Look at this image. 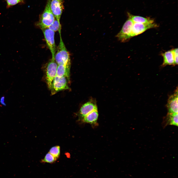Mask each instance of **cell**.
I'll return each instance as SVG.
<instances>
[{"mask_svg": "<svg viewBox=\"0 0 178 178\" xmlns=\"http://www.w3.org/2000/svg\"><path fill=\"white\" fill-rule=\"evenodd\" d=\"M58 65L55 59L52 58L47 65L45 79L46 84L49 90L53 81L56 75Z\"/></svg>", "mask_w": 178, "mask_h": 178, "instance_id": "5b68a950", "label": "cell"}, {"mask_svg": "<svg viewBox=\"0 0 178 178\" xmlns=\"http://www.w3.org/2000/svg\"><path fill=\"white\" fill-rule=\"evenodd\" d=\"M97 110L95 101L91 100L84 104L81 107L78 113L79 119L81 120L87 114L92 111Z\"/></svg>", "mask_w": 178, "mask_h": 178, "instance_id": "9c48e42d", "label": "cell"}, {"mask_svg": "<svg viewBox=\"0 0 178 178\" xmlns=\"http://www.w3.org/2000/svg\"><path fill=\"white\" fill-rule=\"evenodd\" d=\"M163 124L164 127L168 125L178 126V113H167L163 118Z\"/></svg>", "mask_w": 178, "mask_h": 178, "instance_id": "8fae6325", "label": "cell"}, {"mask_svg": "<svg viewBox=\"0 0 178 178\" xmlns=\"http://www.w3.org/2000/svg\"><path fill=\"white\" fill-rule=\"evenodd\" d=\"M48 28L54 31H61V26L60 23L56 19L48 27Z\"/></svg>", "mask_w": 178, "mask_h": 178, "instance_id": "ac0fdd59", "label": "cell"}, {"mask_svg": "<svg viewBox=\"0 0 178 178\" xmlns=\"http://www.w3.org/2000/svg\"><path fill=\"white\" fill-rule=\"evenodd\" d=\"M70 66L58 65L56 75L60 77H65L69 79Z\"/></svg>", "mask_w": 178, "mask_h": 178, "instance_id": "4fadbf2b", "label": "cell"}, {"mask_svg": "<svg viewBox=\"0 0 178 178\" xmlns=\"http://www.w3.org/2000/svg\"><path fill=\"white\" fill-rule=\"evenodd\" d=\"M51 0H47L44 9L39 17V20L36 24L41 29L47 28L55 19L50 8Z\"/></svg>", "mask_w": 178, "mask_h": 178, "instance_id": "6da1fadb", "label": "cell"}, {"mask_svg": "<svg viewBox=\"0 0 178 178\" xmlns=\"http://www.w3.org/2000/svg\"><path fill=\"white\" fill-rule=\"evenodd\" d=\"M173 53L175 65L178 64V48H176L171 50Z\"/></svg>", "mask_w": 178, "mask_h": 178, "instance_id": "ffe728a7", "label": "cell"}, {"mask_svg": "<svg viewBox=\"0 0 178 178\" xmlns=\"http://www.w3.org/2000/svg\"><path fill=\"white\" fill-rule=\"evenodd\" d=\"M98 117V112L97 110H96L87 114L81 120L83 123L95 125L97 124Z\"/></svg>", "mask_w": 178, "mask_h": 178, "instance_id": "7c38bea8", "label": "cell"}, {"mask_svg": "<svg viewBox=\"0 0 178 178\" xmlns=\"http://www.w3.org/2000/svg\"><path fill=\"white\" fill-rule=\"evenodd\" d=\"M168 113H178V89L169 97L166 105Z\"/></svg>", "mask_w": 178, "mask_h": 178, "instance_id": "30bf717a", "label": "cell"}, {"mask_svg": "<svg viewBox=\"0 0 178 178\" xmlns=\"http://www.w3.org/2000/svg\"><path fill=\"white\" fill-rule=\"evenodd\" d=\"M134 23L129 18L125 22L121 30L116 36L121 42H127L132 37V29Z\"/></svg>", "mask_w": 178, "mask_h": 178, "instance_id": "3957f363", "label": "cell"}, {"mask_svg": "<svg viewBox=\"0 0 178 178\" xmlns=\"http://www.w3.org/2000/svg\"><path fill=\"white\" fill-rule=\"evenodd\" d=\"M69 81V79L66 77L56 75L53 81L50 89L52 95L61 90L69 89L68 85Z\"/></svg>", "mask_w": 178, "mask_h": 178, "instance_id": "277c9868", "label": "cell"}, {"mask_svg": "<svg viewBox=\"0 0 178 178\" xmlns=\"http://www.w3.org/2000/svg\"><path fill=\"white\" fill-rule=\"evenodd\" d=\"M60 41L55 59L58 65L70 66L69 54L67 51L62 40L61 33H59Z\"/></svg>", "mask_w": 178, "mask_h": 178, "instance_id": "7a4b0ae2", "label": "cell"}, {"mask_svg": "<svg viewBox=\"0 0 178 178\" xmlns=\"http://www.w3.org/2000/svg\"><path fill=\"white\" fill-rule=\"evenodd\" d=\"M128 18L131 19L134 23H151L154 22V20L150 18L133 15L129 12L127 13Z\"/></svg>", "mask_w": 178, "mask_h": 178, "instance_id": "9a60e30c", "label": "cell"}, {"mask_svg": "<svg viewBox=\"0 0 178 178\" xmlns=\"http://www.w3.org/2000/svg\"><path fill=\"white\" fill-rule=\"evenodd\" d=\"M47 45L52 55V59H55L56 47L54 40L55 32L48 28L42 29Z\"/></svg>", "mask_w": 178, "mask_h": 178, "instance_id": "8992f818", "label": "cell"}, {"mask_svg": "<svg viewBox=\"0 0 178 178\" xmlns=\"http://www.w3.org/2000/svg\"><path fill=\"white\" fill-rule=\"evenodd\" d=\"M57 159L52 155L48 152L46 154L41 161L42 162L52 163L55 162Z\"/></svg>", "mask_w": 178, "mask_h": 178, "instance_id": "2e32d148", "label": "cell"}, {"mask_svg": "<svg viewBox=\"0 0 178 178\" xmlns=\"http://www.w3.org/2000/svg\"><path fill=\"white\" fill-rule=\"evenodd\" d=\"M7 7L9 8L20 3H23L24 0H6Z\"/></svg>", "mask_w": 178, "mask_h": 178, "instance_id": "d6986e66", "label": "cell"}, {"mask_svg": "<svg viewBox=\"0 0 178 178\" xmlns=\"http://www.w3.org/2000/svg\"><path fill=\"white\" fill-rule=\"evenodd\" d=\"M64 0H51L50 4L51 10L56 19L60 23L62 13L64 9Z\"/></svg>", "mask_w": 178, "mask_h": 178, "instance_id": "52a82bcc", "label": "cell"}, {"mask_svg": "<svg viewBox=\"0 0 178 178\" xmlns=\"http://www.w3.org/2000/svg\"><path fill=\"white\" fill-rule=\"evenodd\" d=\"M158 27L154 22L151 23H134L132 32V37L137 36L149 29Z\"/></svg>", "mask_w": 178, "mask_h": 178, "instance_id": "ba28073f", "label": "cell"}, {"mask_svg": "<svg viewBox=\"0 0 178 178\" xmlns=\"http://www.w3.org/2000/svg\"><path fill=\"white\" fill-rule=\"evenodd\" d=\"M56 159L59 157L60 154V148L59 146H56L51 148L48 152Z\"/></svg>", "mask_w": 178, "mask_h": 178, "instance_id": "e0dca14e", "label": "cell"}, {"mask_svg": "<svg viewBox=\"0 0 178 178\" xmlns=\"http://www.w3.org/2000/svg\"><path fill=\"white\" fill-rule=\"evenodd\" d=\"M161 55L163 59L162 65V66L164 67L167 65L175 66L173 54L171 50L162 53Z\"/></svg>", "mask_w": 178, "mask_h": 178, "instance_id": "5bb4252c", "label": "cell"}]
</instances>
